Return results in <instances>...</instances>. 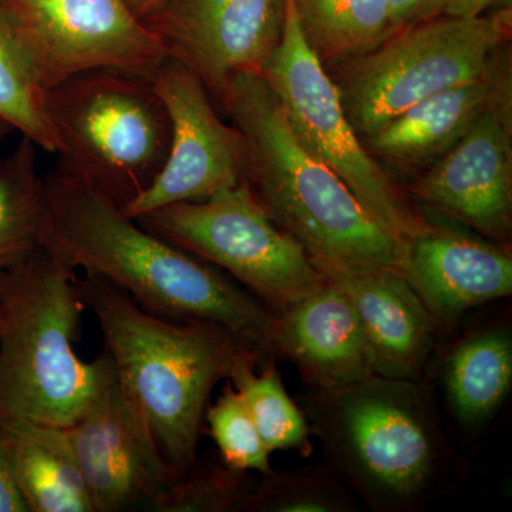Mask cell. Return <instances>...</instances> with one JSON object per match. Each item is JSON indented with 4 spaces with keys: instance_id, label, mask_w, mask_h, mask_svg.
<instances>
[{
    "instance_id": "cell-1",
    "label": "cell",
    "mask_w": 512,
    "mask_h": 512,
    "mask_svg": "<svg viewBox=\"0 0 512 512\" xmlns=\"http://www.w3.org/2000/svg\"><path fill=\"white\" fill-rule=\"evenodd\" d=\"M45 184L42 248L57 261L101 276L144 311L175 322L217 323L262 362L275 359V313L229 275L141 227L60 161Z\"/></svg>"
},
{
    "instance_id": "cell-2",
    "label": "cell",
    "mask_w": 512,
    "mask_h": 512,
    "mask_svg": "<svg viewBox=\"0 0 512 512\" xmlns=\"http://www.w3.org/2000/svg\"><path fill=\"white\" fill-rule=\"evenodd\" d=\"M220 104L242 138L245 181L256 200L312 261L386 266L406 275L409 244L303 146L261 74L235 76Z\"/></svg>"
},
{
    "instance_id": "cell-3",
    "label": "cell",
    "mask_w": 512,
    "mask_h": 512,
    "mask_svg": "<svg viewBox=\"0 0 512 512\" xmlns=\"http://www.w3.org/2000/svg\"><path fill=\"white\" fill-rule=\"evenodd\" d=\"M74 284L99 322L104 352L124 392L143 414L165 460L184 476L197 463L212 390L251 349L217 323L175 322L144 311L92 272L76 275Z\"/></svg>"
},
{
    "instance_id": "cell-4",
    "label": "cell",
    "mask_w": 512,
    "mask_h": 512,
    "mask_svg": "<svg viewBox=\"0 0 512 512\" xmlns=\"http://www.w3.org/2000/svg\"><path fill=\"white\" fill-rule=\"evenodd\" d=\"M76 271L39 249L0 288V419L69 427L113 373L111 357L74 350L86 306Z\"/></svg>"
},
{
    "instance_id": "cell-5",
    "label": "cell",
    "mask_w": 512,
    "mask_h": 512,
    "mask_svg": "<svg viewBox=\"0 0 512 512\" xmlns=\"http://www.w3.org/2000/svg\"><path fill=\"white\" fill-rule=\"evenodd\" d=\"M423 380L372 376L308 399L316 434L342 477L379 511L416 507L447 450Z\"/></svg>"
},
{
    "instance_id": "cell-6",
    "label": "cell",
    "mask_w": 512,
    "mask_h": 512,
    "mask_svg": "<svg viewBox=\"0 0 512 512\" xmlns=\"http://www.w3.org/2000/svg\"><path fill=\"white\" fill-rule=\"evenodd\" d=\"M153 73L96 67L47 89L59 161L123 207L163 170L171 123Z\"/></svg>"
},
{
    "instance_id": "cell-7",
    "label": "cell",
    "mask_w": 512,
    "mask_h": 512,
    "mask_svg": "<svg viewBox=\"0 0 512 512\" xmlns=\"http://www.w3.org/2000/svg\"><path fill=\"white\" fill-rule=\"evenodd\" d=\"M511 29V0L478 18L441 15L397 30L330 76L363 140L419 101L490 73Z\"/></svg>"
},
{
    "instance_id": "cell-8",
    "label": "cell",
    "mask_w": 512,
    "mask_h": 512,
    "mask_svg": "<svg viewBox=\"0 0 512 512\" xmlns=\"http://www.w3.org/2000/svg\"><path fill=\"white\" fill-rule=\"evenodd\" d=\"M134 220L227 272L275 315L326 284L305 248L269 218L247 181L210 200L167 205Z\"/></svg>"
},
{
    "instance_id": "cell-9",
    "label": "cell",
    "mask_w": 512,
    "mask_h": 512,
    "mask_svg": "<svg viewBox=\"0 0 512 512\" xmlns=\"http://www.w3.org/2000/svg\"><path fill=\"white\" fill-rule=\"evenodd\" d=\"M261 76L281 100L298 140L342 178L380 224L407 244L429 227L350 124L335 80L303 39L292 0H286L281 42Z\"/></svg>"
},
{
    "instance_id": "cell-10",
    "label": "cell",
    "mask_w": 512,
    "mask_h": 512,
    "mask_svg": "<svg viewBox=\"0 0 512 512\" xmlns=\"http://www.w3.org/2000/svg\"><path fill=\"white\" fill-rule=\"evenodd\" d=\"M67 431L93 512H167L183 476L165 460L116 370Z\"/></svg>"
},
{
    "instance_id": "cell-11",
    "label": "cell",
    "mask_w": 512,
    "mask_h": 512,
    "mask_svg": "<svg viewBox=\"0 0 512 512\" xmlns=\"http://www.w3.org/2000/svg\"><path fill=\"white\" fill-rule=\"evenodd\" d=\"M0 5L47 89L96 67L153 73L167 57L126 0H0Z\"/></svg>"
},
{
    "instance_id": "cell-12",
    "label": "cell",
    "mask_w": 512,
    "mask_h": 512,
    "mask_svg": "<svg viewBox=\"0 0 512 512\" xmlns=\"http://www.w3.org/2000/svg\"><path fill=\"white\" fill-rule=\"evenodd\" d=\"M151 77L170 117V151L153 184L121 207L130 218L180 202L210 200L245 181L242 138L218 116L201 80L170 57Z\"/></svg>"
},
{
    "instance_id": "cell-13",
    "label": "cell",
    "mask_w": 512,
    "mask_h": 512,
    "mask_svg": "<svg viewBox=\"0 0 512 512\" xmlns=\"http://www.w3.org/2000/svg\"><path fill=\"white\" fill-rule=\"evenodd\" d=\"M285 18L286 0H170L144 25L221 103L235 76L262 73Z\"/></svg>"
},
{
    "instance_id": "cell-14",
    "label": "cell",
    "mask_w": 512,
    "mask_h": 512,
    "mask_svg": "<svg viewBox=\"0 0 512 512\" xmlns=\"http://www.w3.org/2000/svg\"><path fill=\"white\" fill-rule=\"evenodd\" d=\"M410 192L480 237L507 242L512 229L511 117L495 107L485 110Z\"/></svg>"
},
{
    "instance_id": "cell-15",
    "label": "cell",
    "mask_w": 512,
    "mask_h": 512,
    "mask_svg": "<svg viewBox=\"0 0 512 512\" xmlns=\"http://www.w3.org/2000/svg\"><path fill=\"white\" fill-rule=\"evenodd\" d=\"M312 262L355 306L375 375L423 380L439 325L406 275L386 266Z\"/></svg>"
},
{
    "instance_id": "cell-16",
    "label": "cell",
    "mask_w": 512,
    "mask_h": 512,
    "mask_svg": "<svg viewBox=\"0 0 512 512\" xmlns=\"http://www.w3.org/2000/svg\"><path fill=\"white\" fill-rule=\"evenodd\" d=\"M406 278L437 325L512 292L511 255L490 239L431 224L410 239Z\"/></svg>"
},
{
    "instance_id": "cell-17",
    "label": "cell",
    "mask_w": 512,
    "mask_h": 512,
    "mask_svg": "<svg viewBox=\"0 0 512 512\" xmlns=\"http://www.w3.org/2000/svg\"><path fill=\"white\" fill-rule=\"evenodd\" d=\"M275 316L274 357L291 360L313 390L340 389L375 376L355 306L328 279Z\"/></svg>"
},
{
    "instance_id": "cell-18",
    "label": "cell",
    "mask_w": 512,
    "mask_h": 512,
    "mask_svg": "<svg viewBox=\"0 0 512 512\" xmlns=\"http://www.w3.org/2000/svg\"><path fill=\"white\" fill-rule=\"evenodd\" d=\"M497 76V64L490 73L419 101L394 117L369 137L366 150L376 160L402 168L427 167L456 146L490 107L511 117V96L507 83ZM430 167V165H429Z\"/></svg>"
},
{
    "instance_id": "cell-19",
    "label": "cell",
    "mask_w": 512,
    "mask_h": 512,
    "mask_svg": "<svg viewBox=\"0 0 512 512\" xmlns=\"http://www.w3.org/2000/svg\"><path fill=\"white\" fill-rule=\"evenodd\" d=\"M0 444L29 512H93L67 427L0 419Z\"/></svg>"
},
{
    "instance_id": "cell-20",
    "label": "cell",
    "mask_w": 512,
    "mask_h": 512,
    "mask_svg": "<svg viewBox=\"0 0 512 512\" xmlns=\"http://www.w3.org/2000/svg\"><path fill=\"white\" fill-rule=\"evenodd\" d=\"M512 386V338L488 329L458 343L444 366L448 406L468 430L484 426L503 406Z\"/></svg>"
},
{
    "instance_id": "cell-21",
    "label": "cell",
    "mask_w": 512,
    "mask_h": 512,
    "mask_svg": "<svg viewBox=\"0 0 512 512\" xmlns=\"http://www.w3.org/2000/svg\"><path fill=\"white\" fill-rule=\"evenodd\" d=\"M306 45L328 72L392 35L387 0H292Z\"/></svg>"
},
{
    "instance_id": "cell-22",
    "label": "cell",
    "mask_w": 512,
    "mask_h": 512,
    "mask_svg": "<svg viewBox=\"0 0 512 512\" xmlns=\"http://www.w3.org/2000/svg\"><path fill=\"white\" fill-rule=\"evenodd\" d=\"M36 150L22 136L12 153L0 157V272L42 249L49 204Z\"/></svg>"
},
{
    "instance_id": "cell-23",
    "label": "cell",
    "mask_w": 512,
    "mask_h": 512,
    "mask_svg": "<svg viewBox=\"0 0 512 512\" xmlns=\"http://www.w3.org/2000/svg\"><path fill=\"white\" fill-rule=\"evenodd\" d=\"M228 380L241 393L269 453L295 450L302 457L311 456V424L286 392L274 359L262 362L252 350H245Z\"/></svg>"
},
{
    "instance_id": "cell-24",
    "label": "cell",
    "mask_w": 512,
    "mask_h": 512,
    "mask_svg": "<svg viewBox=\"0 0 512 512\" xmlns=\"http://www.w3.org/2000/svg\"><path fill=\"white\" fill-rule=\"evenodd\" d=\"M47 87L32 55L0 5V120L47 153L59 146L46 111Z\"/></svg>"
},
{
    "instance_id": "cell-25",
    "label": "cell",
    "mask_w": 512,
    "mask_h": 512,
    "mask_svg": "<svg viewBox=\"0 0 512 512\" xmlns=\"http://www.w3.org/2000/svg\"><path fill=\"white\" fill-rule=\"evenodd\" d=\"M355 503L322 467L272 473L255 484L242 512H350Z\"/></svg>"
},
{
    "instance_id": "cell-26",
    "label": "cell",
    "mask_w": 512,
    "mask_h": 512,
    "mask_svg": "<svg viewBox=\"0 0 512 512\" xmlns=\"http://www.w3.org/2000/svg\"><path fill=\"white\" fill-rule=\"evenodd\" d=\"M205 421L220 450L222 464L232 470L258 471L262 477L274 473L269 450L261 439L241 393L229 382L217 402L208 406Z\"/></svg>"
},
{
    "instance_id": "cell-27",
    "label": "cell",
    "mask_w": 512,
    "mask_h": 512,
    "mask_svg": "<svg viewBox=\"0 0 512 512\" xmlns=\"http://www.w3.org/2000/svg\"><path fill=\"white\" fill-rule=\"evenodd\" d=\"M254 487L244 471L195 463L178 481L167 512H242Z\"/></svg>"
},
{
    "instance_id": "cell-28",
    "label": "cell",
    "mask_w": 512,
    "mask_h": 512,
    "mask_svg": "<svg viewBox=\"0 0 512 512\" xmlns=\"http://www.w3.org/2000/svg\"><path fill=\"white\" fill-rule=\"evenodd\" d=\"M389 2L390 28L397 30L439 18L450 0H387Z\"/></svg>"
},
{
    "instance_id": "cell-29",
    "label": "cell",
    "mask_w": 512,
    "mask_h": 512,
    "mask_svg": "<svg viewBox=\"0 0 512 512\" xmlns=\"http://www.w3.org/2000/svg\"><path fill=\"white\" fill-rule=\"evenodd\" d=\"M0 512H29L13 481L2 444H0Z\"/></svg>"
},
{
    "instance_id": "cell-30",
    "label": "cell",
    "mask_w": 512,
    "mask_h": 512,
    "mask_svg": "<svg viewBox=\"0 0 512 512\" xmlns=\"http://www.w3.org/2000/svg\"><path fill=\"white\" fill-rule=\"evenodd\" d=\"M501 0H450L446 9H444V16H451V18L473 19L478 16H483L488 10L497 6Z\"/></svg>"
},
{
    "instance_id": "cell-31",
    "label": "cell",
    "mask_w": 512,
    "mask_h": 512,
    "mask_svg": "<svg viewBox=\"0 0 512 512\" xmlns=\"http://www.w3.org/2000/svg\"><path fill=\"white\" fill-rule=\"evenodd\" d=\"M131 12L140 20H146L156 15L170 0H126Z\"/></svg>"
},
{
    "instance_id": "cell-32",
    "label": "cell",
    "mask_w": 512,
    "mask_h": 512,
    "mask_svg": "<svg viewBox=\"0 0 512 512\" xmlns=\"http://www.w3.org/2000/svg\"><path fill=\"white\" fill-rule=\"evenodd\" d=\"M13 128L9 126L8 123H5V121L0 120V146H2L3 143H5L6 137L9 136L10 133H12Z\"/></svg>"
},
{
    "instance_id": "cell-33",
    "label": "cell",
    "mask_w": 512,
    "mask_h": 512,
    "mask_svg": "<svg viewBox=\"0 0 512 512\" xmlns=\"http://www.w3.org/2000/svg\"><path fill=\"white\" fill-rule=\"evenodd\" d=\"M3 278H5V272H0V288H2Z\"/></svg>"
}]
</instances>
